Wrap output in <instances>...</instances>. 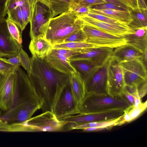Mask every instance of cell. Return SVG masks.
<instances>
[{
    "label": "cell",
    "instance_id": "obj_1",
    "mask_svg": "<svg viewBox=\"0 0 147 147\" xmlns=\"http://www.w3.org/2000/svg\"><path fill=\"white\" fill-rule=\"evenodd\" d=\"M30 59L31 69L28 74L41 103L40 109L43 112H53L61 92L70 81L71 75L53 68L43 59L33 56Z\"/></svg>",
    "mask_w": 147,
    "mask_h": 147
},
{
    "label": "cell",
    "instance_id": "obj_2",
    "mask_svg": "<svg viewBox=\"0 0 147 147\" xmlns=\"http://www.w3.org/2000/svg\"><path fill=\"white\" fill-rule=\"evenodd\" d=\"M14 75L16 90L13 104L11 108L0 115L2 121L11 126L24 123L41 106L28 74L19 67Z\"/></svg>",
    "mask_w": 147,
    "mask_h": 147
},
{
    "label": "cell",
    "instance_id": "obj_3",
    "mask_svg": "<svg viewBox=\"0 0 147 147\" xmlns=\"http://www.w3.org/2000/svg\"><path fill=\"white\" fill-rule=\"evenodd\" d=\"M84 25L83 22L75 13L68 11L49 19L45 38L52 45L62 43Z\"/></svg>",
    "mask_w": 147,
    "mask_h": 147
},
{
    "label": "cell",
    "instance_id": "obj_4",
    "mask_svg": "<svg viewBox=\"0 0 147 147\" xmlns=\"http://www.w3.org/2000/svg\"><path fill=\"white\" fill-rule=\"evenodd\" d=\"M131 105L123 96L113 97L107 93L86 95L78 108V114H85L114 109L125 110Z\"/></svg>",
    "mask_w": 147,
    "mask_h": 147
},
{
    "label": "cell",
    "instance_id": "obj_5",
    "mask_svg": "<svg viewBox=\"0 0 147 147\" xmlns=\"http://www.w3.org/2000/svg\"><path fill=\"white\" fill-rule=\"evenodd\" d=\"M31 117L24 123L14 126V131H53L61 130L66 123L58 119L53 112L46 111Z\"/></svg>",
    "mask_w": 147,
    "mask_h": 147
},
{
    "label": "cell",
    "instance_id": "obj_6",
    "mask_svg": "<svg viewBox=\"0 0 147 147\" xmlns=\"http://www.w3.org/2000/svg\"><path fill=\"white\" fill-rule=\"evenodd\" d=\"M50 19L49 11L47 7L37 0H32L29 21L31 39L45 38Z\"/></svg>",
    "mask_w": 147,
    "mask_h": 147
},
{
    "label": "cell",
    "instance_id": "obj_7",
    "mask_svg": "<svg viewBox=\"0 0 147 147\" xmlns=\"http://www.w3.org/2000/svg\"><path fill=\"white\" fill-rule=\"evenodd\" d=\"M125 86L128 87H137L147 81V67L139 59L119 63Z\"/></svg>",
    "mask_w": 147,
    "mask_h": 147
},
{
    "label": "cell",
    "instance_id": "obj_8",
    "mask_svg": "<svg viewBox=\"0 0 147 147\" xmlns=\"http://www.w3.org/2000/svg\"><path fill=\"white\" fill-rule=\"evenodd\" d=\"M32 0H7V18L15 23L21 31L29 22Z\"/></svg>",
    "mask_w": 147,
    "mask_h": 147
},
{
    "label": "cell",
    "instance_id": "obj_9",
    "mask_svg": "<svg viewBox=\"0 0 147 147\" xmlns=\"http://www.w3.org/2000/svg\"><path fill=\"white\" fill-rule=\"evenodd\" d=\"M87 36L86 42L94 47L116 48L126 44L123 37H119L85 25L82 28Z\"/></svg>",
    "mask_w": 147,
    "mask_h": 147
},
{
    "label": "cell",
    "instance_id": "obj_10",
    "mask_svg": "<svg viewBox=\"0 0 147 147\" xmlns=\"http://www.w3.org/2000/svg\"><path fill=\"white\" fill-rule=\"evenodd\" d=\"M124 111L120 109H114L104 111L68 115L58 119L66 124H79L116 119L123 115Z\"/></svg>",
    "mask_w": 147,
    "mask_h": 147
},
{
    "label": "cell",
    "instance_id": "obj_11",
    "mask_svg": "<svg viewBox=\"0 0 147 147\" xmlns=\"http://www.w3.org/2000/svg\"><path fill=\"white\" fill-rule=\"evenodd\" d=\"M125 87L119 63L111 56L107 68V94L113 97L123 96Z\"/></svg>",
    "mask_w": 147,
    "mask_h": 147
},
{
    "label": "cell",
    "instance_id": "obj_12",
    "mask_svg": "<svg viewBox=\"0 0 147 147\" xmlns=\"http://www.w3.org/2000/svg\"><path fill=\"white\" fill-rule=\"evenodd\" d=\"M78 105L72 93L70 81L61 92L53 112L59 119L78 114Z\"/></svg>",
    "mask_w": 147,
    "mask_h": 147
},
{
    "label": "cell",
    "instance_id": "obj_13",
    "mask_svg": "<svg viewBox=\"0 0 147 147\" xmlns=\"http://www.w3.org/2000/svg\"><path fill=\"white\" fill-rule=\"evenodd\" d=\"M16 90V82L14 74L0 72V108L3 111L13 105Z\"/></svg>",
    "mask_w": 147,
    "mask_h": 147
},
{
    "label": "cell",
    "instance_id": "obj_14",
    "mask_svg": "<svg viewBox=\"0 0 147 147\" xmlns=\"http://www.w3.org/2000/svg\"><path fill=\"white\" fill-rule=\"evenodd\" d=\"M113 49L103 47H92L81 49L80 52L69 58L70 60L78 59L89 60L98 67L107 63L112 56Z\"/></svg>",
    "mask_w": 147,
    "mask_h": 147
},
{
    "label": "cell",
    "instance_id": "obj_15",
    "mask_svg": "<svg viewBox=\"0 0 147 147\" xmlns=\"http://www.w3.org/2000/svg\"><path fill=\"white\" fill-rule=\"evenodd\" d=\"M6 19L4 18L0 19V57L9 58L17 55L22 46L11 35Z\"/></svg>",
    "mask_w": 147,
    "mask_h": 147
},
{
    "label": "cell",
    "instance_id": "obj_16",
    "mask_svg": "<svg viewBox=\"0 0 147 147\" xmlns=\"http://www.w3.org/2000/svg\"><path fill=\"white\" fill-rule=\"evenodd\" d=\"M108 61L103 66L98 67L92 76L84 82L86 95L107 93Z\"/></svg>",
    "mask_w": 147,
    "mask_h": 147
},
{
    "label": "cell",
    "instance_id": "obj_17",
    "mask_svg": "<svg viewBox=\"0 0 147 147\" xmlns=\"http://www.w3.org/2000/svg\"><path fill=\"white\" fill-rule=\"evenodd\" d=\"M78 16L84 24L115 36L123 37L127 34L134 32V30L129 26L110 24L85 15Z\"/></svg>",
    "mask_w": 147,
    "mask_h": 147
},
{
    "label": "cell",
    "instance_id": "obj_18",
    "mask_svg": "<svg viewBox=\"0 0 147 147\" xmlns=\"http://www.w3.org/2000/svg\"><path fill=\"white\" fill-rule=\"evenodd\" d=\"M144 53L131 45L126 44L115 48L112 57L119 63L138 59L144 63Z\"/></svg>",
    "mask_w": 147,
    "mask_h": 147
},
{
    "label": "cell",
    "instance_id": "obj_19",
    "mask_svg": "<svg viewBox=\"0 0 147 147\" xmlns=\"http://www.w3.org/2000/svg\"><path fill=\"white\" fill-rule=\"evenodd\" d=\"M43 59L50 66L62 73L71 75L76 71L69 59L63 56L49 53Z\"/></svg>",
    "mask_w": 147,
    "mask_h": 147
},
{
    "label": "cell",
    "instance_id": "obj_20",
    "mask_svg": "<svg viewBox=\"0 0 147 147\" xmlns=\"http://www.w3.org/2000/svg\"><path fill=\"white\" fill-rule=\"evenodd\" d=\"M121 117L110 120L90 122L79 124L69 123L71 124L69 125V130L82 129L85 131L90 132L110 129L114 126H118Z\"/></svg>",
    "mask_w": 147,
    "mask_h": 147
},
{
    "label": "cell",
    "instance_id": "obj_21",
    "mask_svg": "<svg viewBox=\"0 0 147 147\" xmlns=\"http://www.w3.org/2000/svg\"><path fill=\"white\" fill-rule=\"evenodd\" d=\"M37 0L43 4L48 8L50 19L69 11L78 0Z\"/></svg>",
    "mask_w": 147,
    "mask_h": 147
},
{
    "label": "cell",
    "instance_id": "obj_22",
    "mask_svg": "<svg viewBox=\"0 0 147 147\" xmlns=\"http://www.w3.org/2000/svg\"><path fill=\"white\" fill-rule=\"evenodd\" d=\"M133 33L124 36L126 44L144 53L147 52V28L133 29Z\"/></svg>",
    "mask_w": 147,
    "mask_h": 147
},
{
    "label": "cell",
    "instance_id": "obj_23",
    "mask_svg": "<svg viewBox=\"0 0 147 147\" xmlns=\"http://www.w3.org/2000/svg\"><path fill=\"white\" fill-rule=\"evenodd\" d=\"M32 56L43 59L52 49V45L45 38L37 37L31 39L29 46Z\"/></svg>",
    "mask_w": 147,
    "mask_h": 147
},
{
    "label": "cell",
    "instance_id": "obj_24",
    "mask_svg": "<svg viewBox=\"0 0 147 147\" xmlns=\"http://www.w3.org/2000/svg\"><path fill=\"white\" fill-rule=\"evenodd\" d=\"M70 83L78 107L85 96L86 92L84 81L77 71L71 74Z\"/></svg>",
    "mask_w": 147,
    "mask_h": 147
},
{
    "label": "cell",
    "instance_id": "obj_25",
    "mask_svg": "<svg viewBox=\"0 0 147 147\" xmlns=\"http://www.w3.org/2000/svg\"><path fill=\"white\" fill-rule=\"evenodd\" d=\"M70 63L80 74L84 82L98 67L92 62L86 59L70 60Z\"/></svg>",
    "mask_w": 147,
    "mask_h": 147
},
{
    "label": "cell",
    "instance_id": "obj_26",
    "mask_svg": "<svg viewBox=\"0 0 147 147\" xmlns=\"http://www.w3.org/2000/svg\"><path fill=\"white\" fill-rule=\"evenodd\" d=\"M130 10L121 11L115 9L96 10L90 8L89 12L108 17L123 22L129 26L133 20Z\"/></svg>",
    "mask_w": 147,
    "mask_h": 147
},
{
    "label": "cell",
    "instance_id": "obj_27",
    "mask_svg": "<svg viewBox=\"0 0 147 147\" xmlns=\"http://www.w3.org/2000/svg\"><path fill=\"white\" fill-rule=\"evenodd\" d=\"M147 107V100L143 102L142 101L137 106L130 105L124 111V113L121 117L118 126L121 125L136 119L145 111Z\"/></svg>",
    "mask_w": 147,
    "mask_h": 147
},
{
    "label": "cell",
    "instance_id": "obj_28",
    "mask_svg": "<svg viewBox=\"0 0 147 147\" xmlns=\"http://www.w3.org/2000/svg\"><path fill=\"white\" fill-rule=\"evenodd\" d=\"M147 9L139 7L130 10L132 18L129 26L133 29L147 28Z\"/></svg>",
    "mask_w": 147,
    "mask_h": 147
},
{
    "label": "cell",
    "instance_id": "obj_29",
    "mask_svg": "<svg viewBox=\"0 0 147 147\" xmlns=\"http://www.w3.org/2000/svg\"><path fill=\"white\" fill-rule=\"evenodd\" d=\"M53 49H63L76 50L85 48L94 47L86 42H63L52 45Z\"/></svg>",
    "mask_w": 147,
    "mask_h": 147
},
{
    "label": "cell",
    "instance_id": "obj_30",
    "mask_svg": "<svg viewBox=\"0 0 147 147\" xmlns=\"http://www.w3.org/2000/svg\"><path fill=\"white\" fill-rule=\"evenodd\" d=\"M9 31L13 38L20 45H22V32L13 22L7 18L6 19Z\"/></svg>",
    "mask_w": 147,
    "mask_h": 147
},
{
    "label": "cell",
    "instance_id": "obj_31",
    "mask_svg": "<svg viewBox=\"0 0 147 147\" xmlns=\"http://www.w3.org/2000/svg\"><path fill=\"white\" fill-rule=\"evenodd\" d=\"M85 15L94 18L98 20L110 24L123 26H129L128 25L123 22L103 15L89 12Z\"/></svg>",
    "mask_w": 147,
    "mask_h": 147
},
{
    "label": "cell",
    "instance_id": "obj_32",
    "mask_svg": "<svg viewBox=\"0 0 147 147\" xmlns=\"http://www.w3.org/2000/svg\"><path fill=\"white\" fill-rule=\"evenodd\" d=\"M18 54L20 58V65L26 70L28 74H29L31 69L30 59L22 48L21 49Z\"/></svg>",
    "mask_w": 147,
    "mask_h": 147
},
{
    "label": "cell",
    "instance_id": "obj_33",
    "mask_svg": "<svg viewBox=\"0 0 147 147\" xmlns=\"http://www.w3.org/2000/svg\"><path fill=\"white\" fill-rule=\"evenodd\" d=\"M87 36L82 29L73 33L65 39L63 42H86Z\"/></svg>",
    "mask_w": 147,
    "mask_h": 147
},
{
    "label": "cell",
    "instance_id": "obj_34",
    "mask_svg": "<svg viewBox=\"0 0 147 147\" xmlns=\"http://www.w3.org/2000/svg\"><path fill=\"white\" fill-rule=\"evenodd\" d=\"M81 49L72 50L63 49H53L49 53L61 55L69 59L71 57L80 53Z\"/></svg>",
    "mask_w": 147,
    "mask_h": 147
},
{
    "label": "cell",
    "instance_id": "obj_35",
    "mask_svg": "<svg viewBox=\"0 0 147 147\" xmlns=\"http://www.w3.org/2000/svg\"><path fill=\"white\" fill-rule=\"evenodd\" d=\"M90 8L96 10L115 9L121 11L129 10L121 6L108 2L92 6Z\"/></svg>",
    "mask_w": 147,
    "mask_h": 147
},
{
    "label": "cell",
    "instance_id": "obj_36",
    "mask_svg": "<svg viewBox=\"0 0 147 147\" xmlns=\"http://www.w3.org/2000/svg\"><path fill=\"white\" fill-rule=\"evenodd\" d=\"M90 8L88 7L76 3L70 9L79 16L84 15L87 14Z\"/></svg>",
    "mask_w": 147,
    "mask_h": 147
},
{
    "label": "cell",
    "instance_id": "obj_37",
    "mask_svg": "<svg viewBox=\"0 0 147 147\" xmlns=\"http://www.w3.org/2000/svg\"><path fill=\"white\" fill-rule=\"evenodd\" d=\"M18 68L0 60V72L14 74Z\"/></svg>",
    "mask_w": 147,
    "mask_h": 147
},
{
    "label": "cell",
    "instance_id": "obj_38",
    "mask_svg": "<svg viewBox=\"0 0 147 147\" xmlns=\"http://www.w3.org/2000/svg\"><path fill=\"white\" fill-rule=\"evenodd\" d=\"M0 60L15 66L17 68L20 67V58L18 54L16 55L9 58L8 59L0 57Z\"/></svg>",
    "mask_w": 147,
    "mask_h": 147
},
{
    "label": "cell",
    "instance_id": "obj_39",
    "mask_svg": "<svg viewBox=\"0 0 147 147\" xmlns=\"http://www.w3.org/2000/svg\"><path fill=\"white\" fill-rule=\"evenodd\" d=\"M106 2L102 0H78L77 3L91 8L92 6Z\"/></svg>",
    "mask_w": 147,
    "mask_h": 147
},
{
    "label": "cell",
    "instance_id": "obj_40",
    "mask_svg": "<svg viewBox=\"0 0 147 147\" xmlns=\"http://www.w3.org/2000/svg\"><path fill=\"white\" fill-rule=\"evenodd\" d=\"M127 7L130 9L139 7L138 0H119Z\"/></svg>",
    "mask_w": 147,
    "mask_h": 147
},
{
    "label": "cell",
    "instance_id": "obj_41",
    "mask_svg": "<svg viewBox=\"0 0 147 147\" xmlns=\"http://www.w3.org/2000/svg\"><path fill=\"white\" fill-rule=\"evenodd\" d=\"M140 97L142 98L146 94L147 92V81L145 82L137 87Z\"/></svg>",
    "mask_w": 147,
    "mask_h": 147
},
{
    "label": "cell",
    "instance_id": "obj_42",
    "mask_svg": "<svg viewBox=\"0 0 147 147\" xmlns=\"http://www.w3.org/2000/svg\"><path fill=\"white\" fill-rule=\"evenodd\" d=\"M123 95L131 105H134V98L132 94L128 90L126 86L123 92Z\"/></svg>",
    "mask_w": 147,
    "mask_h": 147
},
{
    "label": "cell",
    "instance_id": "obj_43",
    "mask_svg": "<svg viewBox=\"0 0 147 147\" xmlns=\"http://www.w3.org/2000/svg\"><path fill=\"white\" fill-rule=\"evenodd\" d=\"M7 0H0V19L5 18L7 14L6 5Z\"/></svg>",
    "mask_w": 147,
    "mask_h": 147
},
{
    "label": "cell",
    "instance_id": "obj_44",
    "mask_svg": "<svg viewBox=\"0 0 147 147\" xmlns=\"http://www.w3.org/2000/svg\"><path fill=\"white\" fill-rule=\"evenodd\" d=\"M106 2L113 4L115 5L121 6L127 9L130 10L125 5L119 0H102Z\"/></svg>",
    "mask_w": 147,
    "mask_h": 147
},
{
    "label": "cell",
    "instance_id": "obj_45",
    "mask_svg": "<svg viewBox=\"0 0 147 147\" xmlns=\"http://www.w3.org/2000/svg\"><path fill=\"white\" fill-rule=\"evenodd\" d=\"M0 131H12L11 126L4 123L0 118Z\"/></svg>",
    "mask_w": 147,
    "mask_h": 147
},
{
    "label": "cell",
    "instance_id": "obj_46",
    "mask_svg": "<svg viewBox=\"0 0 147 147\" xmlns=\"http://www.w3.org/2000/svg\"><path fill=\"white\" fill-rule=\"evenodd\" d=\"M139 7L142 9H147V5L145 0H138Z\"/></svg>",
    "mask_w": 147,
    "mask_h": 147
},
{
    "label": "cell",
    "instance_id": "obj_47",
    "mask_svg": "<svg viewBox=\"0 0 147 147\" xmlns=\"http://www.w3.org/2000/svg\"></svg>",
    "mask_w": 147,
    "mask_h": 147
}]
</instances>
